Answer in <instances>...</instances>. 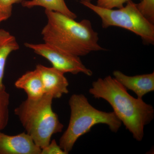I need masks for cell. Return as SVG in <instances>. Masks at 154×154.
Listing matches in <instances>:
<instances>
[{"mask_svg": "<svg viewBox=\"0 0 154 154\" xmlns=\"http://www.w3.org/2000/svg\"><path fill=\"white\" fill-rule=\"evenodd\" d=\"M89 92L96 99L107 101L134 139L138 141L142 140L145 127L154 118L152 105L130 95L127 89L110 75L93 82Z\"/></svg>", "mask_w": 154, "mask_h": 154, "instance_id": "cell-1", "label": "cell"}, {"mask_svg": "<svg viewBox=\"0 0 154 154\" xmlns=\"http://www.w3.org/2000/svg\"><path fill=\"white\" fill-rule=\"evenodd\" d=\"M46 25L42 30L44 42L53 45L78 57L105 50L99 43V34L90 20L77 22L63 14L46 11Z\"/></svg>", "mask_w": 154, "mask_h": 154, "instance_id": "cell-2", "label": "cell"}, {"mask_svg": "<svg viewBox=\"0 0 154 154\" xmlns=\"http://www.w3.org/2000/svg\"><path fill=\"white\" fill-rule=\"evenodd\" d=\"M71 110L68 126L59 140V146L68 154L79 138L91 131L98 124L107 125L112 132L116 133L122 122L113 112L97 110L82 94H73L69 101Z\"/></svg>", "mask_w": 154, "mask_h": 154, "instance_id": "cell-3", "label": "cell"}, {"mask_svg": "<svg viewBox=\"0 0 154 154\" xmlns=\"http://www.w3.org/2000/svg\"><path fill=\"white\" fill-rule=\"evenodd\" d=\"M53 98L45 94L36 100L27 99L14 110L26 133L41 149L50 142L52 135L64 127L52 108Z\"/></svg>", "mask_w": 154, "mask_h": 154, "instance_id": "cell-4", "label": "cell"}, {"mask_svg": "<svg viewBox=\"0 0 154 154\" xmlns=\"http://www.w3.org/2000/svg\"><path fill=\"white\" fill-rule=\"evenodd\" d=\"M81 4L100 17L103 28L113 26L124 28L140 36L145 44H154V25L142 15L131 0L117 10L101 8L91 2Z\"/></svg>", "mask_w": 154, "mask_h": 154, "instance_id": "cell-5", "label": "cell"}, {"mask_svg": "<svg viewBox=\"0 0 154 154\" xmlns=\"http://www.w3.org/2000/svg\"><path fill=\"white\" fill-rule=\"evenodd\" d=\"M25 47L32 50L35 53L49 61L52 67L64 73L77 75L82 73L88 76L93 72L86 67L79 57L72 54L55 45L45 43L34 44L26 42Z\"/></svg>", "mask_w": 154, "mask_h": 154, "instance_id": "cell-6", "label": "cell"}, {"mask_svg": "<svg viewBox=\"0 0 154 154\" xmlns=\"http://www.w3.org/2000/svg\"><path fill=\"white\" fill-rule=\"evenodd\" d=\"M41 154V148L27 133L10 135L0 132V154Z\"/></svg>", "mask_w": 154, "mask_h": 154, "instance_id": "cell-7", "label": "cell"}, {"mask_svg": "<svg viewBox=\"0 0 154 154\" xmlns=\"http://www.w3.org/2000/svg\"><path fill=\"white\" fill-rule=\"evenodd\" d=\"M36 69L41 77L45 94H48L54 99H59L63 94L69 93V84L64 73L54 68L41 64L36 65Z\"/></svg>", "mask_w": 154, "mask_h": 154, "instance_id": "cell-8", "label": "cell"}, {"mask_svg": "<svg viewBox=\"0 0 154 154\" xmlns=\"http://www.w3.org/2000/svg\"><path fill=\"white\" fill-rule=\"evenodd\" d=\"M114 79L126 89L131 90L137 98L142 99L144 96L154 91V72L137 75L128 76L119 70L113 72Z\"/></svg>", "mask_w": 154, "mask_h": 154, "instance_id": "cell-9", "label": "cell"}, {"mask_svg": "<svg viewBox=\"0 0 154 154\" xmlns=\"http://www.w3.org/2000/svg\"><path fill=\"white\" fill-rule=\"evenodd\" d=\"M15 86L24 90L27 94V99L31 100L40 99L45 94L41 77L36 68L21 76L15 82Z\"/></svg>", "mask_w": 154, "mask_h": 154, "instance_id": "cell-10", "label": "cell"}, {"mask_svg": "<svg viewBox=\"0 0 154 154\" xmlns=\"http://www.w3.org/2000/svg\"><path fill=\"white\" fill-rule=\"evenodd\" d=\"M19 48L15 36L7 30L0 29V91L6 90L3 81L7 59L12 52Z\"/></svg>", "mask_w": 154, "mask_h": 154, "instance_id": "cell-11", "label": "cell"}, {"mask_svg": "<svg viewBox=\"0 0 154 154\" xmlns=\"http://www.w3.org/2000/svg\"><path fill=\"white\" fill-rule=\"evenodd\" d=\"M22 5L24 8H28L42 7L46 11L58 12L72 19H75L77 17L76 14L69 8L65 0H26Z\"/></svg>", "mask_w": 154, "mask_h": 154, "instance_id": "cell-12", "label": "cell"}, {"mask_svg": "<svg viewBox=\"0 0 154 154\" xmlns=\"http://www.w3.org/2000/svg\"><path fill=\"white\" fill-rule=\"evenodd\" d=\"M10 95L6 90L0 91V132L8 123Z\"/></svg>", "mask_w": 154, "mask_h": 154, "instance_id": "cell-13", "label": "cell"}, {"mask_svg": "<svg viewBox=\"0 0 154 154\" xmlns=\"http://www.w3.org/2000/svg\"><path fill=\"white\" fill-rule=\"evenodd\" d=\"M136 6L142 15L154 25V0H141Z\"/></svg>", "mask_w": 154, "mask_h": 154, "instance_id": "cell-14", "label": "cell"}, {"mask_svg": "<svg viewBox=\"0 0 154 154\" xmlns=\"http://www.w3.org/2000/svg\"><path fill=\"white\" fill-rule=\"evenodd\" d=\"M129 0H97L96 5L105 8H120Z\"/></svg>", "mask_w": 154, "mask_h": 154, "instance_id": "cell-15", "label": "cell"}, {"mask_svg": "<svg viewBox=\"0 0 154 154\" xmlns=\"http://www.w3.org/2000/svg\"><path fill=\"white\" fill-rule=\"evenodd\" d=\"M41 154H67L54 139L47 146L41 149Z\"/></svg>", "mask_w": 154, "mask_h": 154, "instance_id": "cell-16", "label": "cell"}, {"mask_svg": "<svg viewBox=\"0 0 154 154\" xmlns=\"http://www.w3.org/2000/svg\"><path fill=\"white\" fill-rule=\"evenodd\" d=\"M26 0H0V11L12 14L13 5L22 3Z\"/></svg>", "mask_w": 154, "mask_h": 154, "instance_id": "cell-17", "label": "cell"}, {"mask_svg": "<svg viewBox=\"0 0 154 154\" xmlns=\"http://www.w3.org/2000/svg\"><path fill=\"white\" fill-rule=\"evenodd\" d=\"M11 16H12L11 14L0 11V24L2 22L6 21L7 19H8Z\"/></svg>", "mask_w": 154, "mask_h": 154, "instance_id": "cell-18", "label": "cell"}, {"mask_svg": "<svg viewBox=\"0 0 154 154\" xmlns=\"http://www.w3.org/2000/svg\"><path fill=\"white\" fill-rule=\"evenodd\" d=\"M78 1H80V3L91 2L94 1H95V0H78Z\"/></svg>", "mask_w": 154, "mask_h": 154, "instance_id": "cell-19", "label": "cell"}]
</instances>
